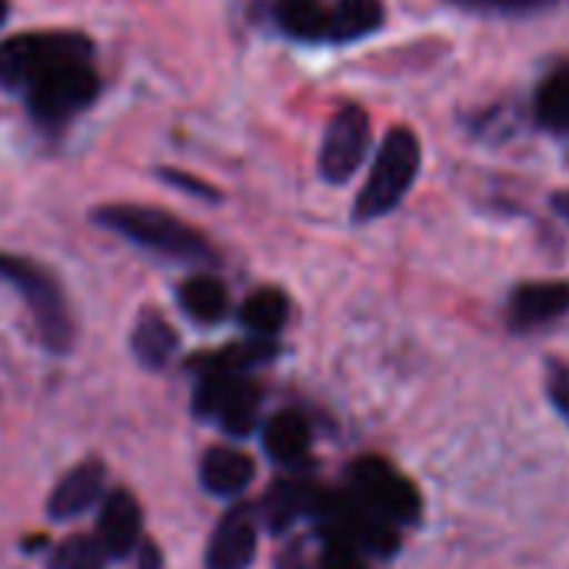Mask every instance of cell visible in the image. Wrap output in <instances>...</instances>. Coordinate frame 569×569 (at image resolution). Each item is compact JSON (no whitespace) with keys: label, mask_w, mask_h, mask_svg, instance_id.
Instances as JSON below:
<instances>
[{"label":"cell","mask_w":569,"mask_h":569,"mask_svg":"<svg viewBox=\"0 0 569 569\" xmlns=\"http://www.w3.org/2000/svg\"><path fill=\"white\" fill-rule=\"evenodd\" d=\"M93 220L113 233H120L123 240L153 250L160 257H173V260H187V263H213L217 250L207 243V237L200 230H193L190 223L177 220L167 210L157 207H143V203H110L93 210Z\"/></svg>","instance_id":"1"},{"label":"cell","mask_w":569,"mask_h":569,"mask_svg":"<svg viewBox=\"0 0 569 569\" xmlns=\"http://www.w3.org/2000/svg\"><path fill=\"white\" fill-rule=\"evenodd\" d=\"M420 160H423V150H420L417 133L407 127H393L377 150L370 177L357 197L353 217L377 220V217H387L390 210H397L420 173Z\"/></svg>","instance_id":"2"},{"label":"cell","mask_w":569,"mask_h":569,"mask_svg":"<svg viewBox=\"0 0 569 569\" xmlns=\"http://www.w3.org/2000/svg\"><path fill=\"white\" fill-rule=\"evenodd\" d=\"M90 40L73 30H47V33H17L0 43V83L3 87H30L43 73L90 60Z\"/></svg>","instance_id":"3"},{"label":"cell","mask_w":569,"mask_h":569,"mask_svg":"<svg viewBox=\"0 0 569 569\" xmlns=\"http://www.w3.org/2000/svg\"><path fill=\"white\" fill-rule=\"evenodd\" d=\"M0 280L10 283L23 297L47 350H57V353L67 350L73 340V323H70V310L57 280L37 263L23 257H10V253H0Z\"/></svg>","instance_id":"4"},{"label":"cell","mask_w":569,"mask_h":569,"mask_svg":"<svg viewBox=\"0 0 569 569\" xmlns=\"http://www.w3.org/2000/svg\"><path fill=\"white\" fill-rule=\"evenodd\" d=\"M350 483H353V497L367 510L383 517L387 523H393V527L397 523H417V517H420V493L387 460H377V457L357 460L353 470H350Z\"/></svg>","instance_id":"5"},{"label":"cell","mask_w":569,"mask_h":569,"mask_svg":"<svg viewBox=\"0 0 569 569\" xmlns=\"http://www.w3.org/2000/svg\"><path fill=\"white\" fill-rule=\"evenodd\" d=\"M97 87H100V80H97L90 60L63 63L27 87V103L37 120L57 123V120H67L70 113L83 110L97 97Z\"/></svg>","instance_id":"6"},{"label":"cell","mask_w":569,"mask_h":569,"mask_svg":"<svg viewBox=\"0 0 569 569\" xmlns=\"http://www.w3.org/2000/svg\"><path fill=\"white\" fill-rule=\"evenodd\" d=\"M370 150V117L363 107H340L320 147V173L330 183H347Z\"/></svg>","instance_id":"7"},{"label":"cell","mask_w":569,"mask_h":569,"mask_svg":"<svg viewBox=\"0 0 569 569\" xmlns=\"http://www.w3.org/2000/svg\"><path fill=\"white\" fill-rule=\"evenodd\" d=\"M260 393L230 370H210L197 390V410L217 417L233 437H243L257 420Z\"/></svg>","instance_id":"8"},{"label":"cell","mask_w":569,"mask_h":569,"mask_svg":"<svg viewBox=\"0 0 569 569\" xmlns=\"http://www.w3.org/2000/svg\"><path fill=\"white\" fill-rule=\"evenodd\" d=\"M140 540V507L127 490L107 497L97 520V543L110 560H123L137 550Z\"/></svg>","instance_id":"9"},{"label":"cell","mask_w":569,"mask_h":569,"mask_svg":"<svg viewBox=\"0 0 569 569\" xmlns=\"http://www.w3.org/2000/svg\"><path fill=\"white\" fill-rule=\"evenodd\" d=\"M569 310V283L563 280H537L520 283L510 297V320L517 327H540Z\"/></svg>","instance_id":"10"},{"label":"cell","mask_w":569,"mask_h":569,"mask_svg":"<svg viewBox=\"0 0 569 569\" xmlns=\"http://www.w3.org/2000/svg\"><path fill=\"white\" fill-rule=\"evenodd\" d=\"M257 557V527L247 513H230L207 547V569H247Z\"/></svg>","instance_id":"11"},{"label":"cell","mask_w":569,"mask_h":569,"mask_svg":"<svg viewBox=\"0 0 569 569\" xmlns=\"http://www.w3.org/2000/svg\"><path fill=\"white\" fill-rule=\"evenodd\" d=\"M103 490V467L100 463H77L50 493V503H47V513L53 520H70V517H80L83 510H90L97 503Z\"/></svg>","instance_id":"12"},{"label":"cell","mask_w":569,"mask_h":569,"mask_svg":"<svg viewBox=\"0 0 569 569\" xmlns=\"http://www.w3.org/2000/svg\"><path fill=\"white\" fill-rule=\"evenodd\" d=\"M253 460L240 450L217 447L200 463V483L213 497H237L253 483Z\"/></svg>","instance_id":"13"},{"label":"cell","mask_w":569,"mask_h":569,"mask_svg":"<svg viewBox=\"0 0 569 569\" xmlns=\"http://www.w3.org/2000/svg\"><path fill=\"white\" fill-rule=\"evenodd\" d=\"M383 23V0H337L330 10V30L327 37L337 43H350L360 37H370Z\"/></svg>","instance_id":"14"},{"label":"cell","mask_w":569,"mask_h":569,"mask_svg":"<svg viewBox=\"0 0 569 569\" xmlns=\"http://www.w3.org/2000/svg\"><path fill=\"white\" fill-rule=\"evenodd\" d=\"M537 120L553 130V133H569V60L553 67L547 80L537 90Z\"/></svg>","instance_id":"15"},{"label":"cell","mask_w":569,"mask_h":569,"mask_svg":"<svg viewBox=\"0 0 569 569\" xmlns=\"http://www.w3.org/2000/svg\"><path fill=\"white\" fill-rule=\"evenodd\" d=\"M240 317H243V327L253 330L257 337H273L290 317V300H287L283 290L263 287V290H257V293H250L243 300Z\"/></svg>","instance_id":"16"},{"label":"cell","mask_w":569,"mask_h":569,"mask_svg":"<svg viewBox=\"0 0 569 569\" xmlns=\"http://www.w3.org/2000/svg\"><path fill=\"white\" fill-rule=\"evenodd\" d=\"M130 347L140 357V363H147V367H167L170 357H173V350H177V333H173V327L163 317L147 313L133 327Z\"/></svg>","instance_id":"17"},{"label":"cell","mask_w":569,"mask_h":569,"mask_svg":"<svg viewBox=\"0 0 569 569\" xmlns=\"http://www.w3.org/2000/svg\"><path fill=\"white\" fill-rule=\"evenodd\" d=\"M310 450V427L300 413H277L267 423V453L280 463H297Z\"/></svg>","instance_id":"18"},{"label":"cell","mask_w":569,"mask_h":569,"mask_svg":"<svg viewBox=\"0 0 569 569\" xmlns=\"http://www.w3.org/2000/svg\"><path fill=\"white\" fill-rule=\"evenodd\" d=\"M277 23L297 40H320L330 30V13L320 0H277Z\"/></svg>","instance_id":"19"},{"label":"cell","mask_w":569,"mask_h":569,"mask_svg":"<svg viewBox=\"0 0 569 569\" xmlns=\"http://www.w3.org/2000/svg\"><path fill=\"white\" fill-rule=\"evenodd\" d=\"M180 307L200 323H217L227 313V290L213 277H190L180 287Z\"/></svg>","instance_id":"20"},{"label":"cell","mask_w":569,"mask_h":569,"mask_svg":"<svg viewBox=\"0 0 569 569\" xmlns=\"http://www.w3.org/2000/svg\"><path fill=\"white\" fill-rule=\"evenodd\" d=\"M460 10L470 13H497V17H527V13H543L560 7L563 0H447Z\"/></svg>","instance_id":"21"},{"label":"cell","mask_w":569,"mask_h":569,"mask_svg":"<svg viewBox=\"0 0 569 569\" xmlns=\"http://www.w3.org/2000/svg\"><path fill=\"white\" fill-rule=\"evenodd\" d=\"M107 563V553L100 550V543H97V537L93 540H80V537H73V540H67L60 550H57V560H53V567L57 569H103Z\"/></svg>","instance_id":"22"},{"label":"cell","mask_w":569,"mask_h":569,"mask_svg":"<svg viewBox=\"0 0 569 569\" xmlns=\"http://www.w3.org/2000/svg\"><path fill=\"white\" fill-rule=\"evenodd\" d=\"M550 397L557 403V410L569 420V367L567 363H553L550 367Z\"/></svg>","instance_id":"23"},{"label":"cell","mask_w":569,"mask_h":569,"mask_svg":"<svg viewBox=\"0 0 569 569\" xmlns=\"http://www.w3.org/2000/svg\"><path fill=\"white\" fill-rule=\"evenodd\" d=\"M163 177H167V180H177L180 190H190V193H200V197H217V190H207L203 183H197V180H190V177H180V173H173V170H167Z\"/></svg>","instance_id":"24"},{"label":"cell","mask_w":569,"mask_h":569,"mask_svg":"<svg viewBox=\"0 0 569 569\" xmlns=\"http://www.w3.org/2000/svg\"><path fill=\"white\" fill-rule=\"evenodd\" d=\"M553 207H557V213L569 223V190H560V193L553 197Z\"/></svg>","instance_id":"25"},{"label":"cell","mask_w":569,"mask_h":569,"mask_svg":"<svg viewBox=\"0 0 569 569\" xmlns=\"http://www.w3.org/2000/svg\"><path fill=\"white\" fill-rule=\"evenodd\" d=\"M143 569H157V553L150 547H143Z\"/></svg>","instance_id":"26"},{"label":"cell","mask_w":569,"mask_h":569,"mask_svg":"<svg viewBox=\"0 0 569 569\" xmlns=\"http://www.w3.org/2000/svg\"><path fill=\"white\" fill-rule=\"evenodd\" d=\"M3 17H7V0H0V23H3Z\"/></svg>","instance_id":"27"}]
</instances>
